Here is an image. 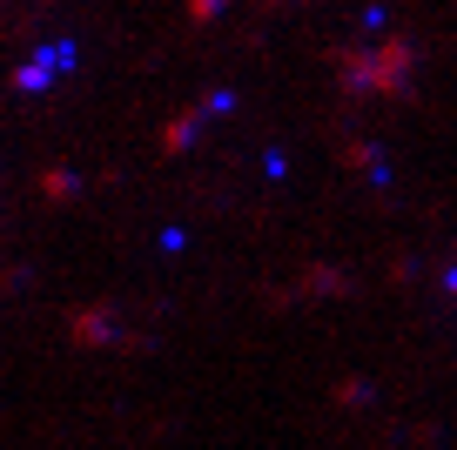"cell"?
I'll return each instance as SVG.
<instances>
[{
	"label": "cell",
	"instance_id": "cell-1",
	"mask_svg": "<svg viewBox=\"0 0 457 450\" xmlns=\"http://www.w3.org/2000/svg\"><path fill=\"white\" fill-rule=\"evenodd\" d=\"M444 289H451V303H457V262H451V276H444Z\"/></svg>",
	"mask_w": 457,
	"mask_h": 450
}]
</instances>
